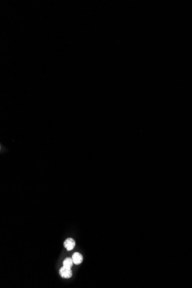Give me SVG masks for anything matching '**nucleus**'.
Returning <instances> with one entry per match:
<instances>
[{
    "label": "nucleus",
    "mask_w": 192,
    "mask_h": 288,
    "mask_svg": "<svg viewBox=\"0 0 192 288\" xmlns=\"http://www.w3.org/2000/svg\"><path fill=\"white\" fill-rule=\"evenodd\" d=\"M59 273L60 276L64 279L70 278L73 275V272L71 269L70 268L66 267L63 266L60 269Z\"/></svg>",
    "instance_id": "f257e3e1"
},
{
    "label": "nucleus",
    "mask_w": 192,
    "mask_h": 288,
    "mask_svg": "<svg viewBox=\"0 0 192 288\" xmlns=\"http://www.w3.org/2000/svg\"><path fill=\"white\" fill-rule=\"evenodd\" d=\"M63 246L67 251H71L73 250L75 246V241L73 238H67L64 240Z\"/></svg>",
    "instance_id": "f03ea898"
},
{
    "label": "nucleus",
    "mask_w": 192,
    "mask_h": 288,
    "mask_svg": "<svg viewBox=\"0 0 192 288\" xmlns=\"http://www.w3.org/2000/svg\"><path fill=\"white\" fill-rule=\"evenodd\" d=\"M71 258L73 259L74 263L75 265H80L81 263H82L83 259V255L81 254H80L79 252H74Z\"/></svg>",
    "instance_id": "7ed1b4c3"
},
{
    "label": "nucleus",
    "mask_w": 192,
    "mask_h": 288,
    "mask_svg": "<svg viewBox=\"0 0 192 288\" xmlns=\"http://www.w3.org/2000/svg\"><path fill=\"white\" fill-rule=\"evenodd\" d=\"M74 263L73 261L72 258L67 257L64 259V261H63V266L67 267V268H71L73 266Z\"/></svg>",
    "instance_id": "20e7f679"
}]
</instances>
